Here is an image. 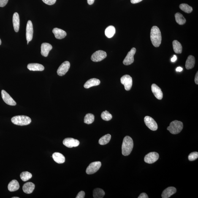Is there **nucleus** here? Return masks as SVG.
<instances>
[{"instance_id":"nucleus-1","label":"nucleus","mask_w":198,"mask_h":198,"mask_svg":"<svg viewBox=\"0 0 198 198\" xmlns=\"http://www.w3.org/2000/svg\"><path fill=\"white\" fill-rule=\"evenodd\" d=\"M150 39L152 44L155 47L160 46L162 38L160 31L158 26H154L152 27L150 32Z\"/></svg>"},{"instance_id":"nucleus-2","label":"nucleus","mask_w":198,"mask_h":198,"mask_svg":"<svg viewBox=\"0 0 198 198\" xmlns=\"http://www.w3.org/2000/svg\"><path fill=\"white\" fill-rule=\"evenodd\" d=\"M133 146V141L132 138L128 136L125 137L122 145V153L123 156H129L132 152Z\"/></svg>"},{"instance_id":"nucleus-3","label":"nucleus","mask_w":198,"mask_h":198,"mask_svg":"<svg viewBox=\"0 0 198 198\" xmlns=\"http://www.w3.org/2000/svg\"><path fill=\"white\" fill-rule=\"evenodd\" d=\"M11 121L15 125L24 126L30 124L31 122V119L29 117L26 116H17L13 117Z\"/></svg>"},{"instance_id":"nucleus-4","label":"nucleus","mask_w":198,"mask_h":198,"mask_svg":"<svg viewBox=\"0 0 198 198\" xmlns=\"http://www.w3.org/2000/svg\"><path fill=\"white\" fill-rule=\"evenodd\" d=\"M183 128V123L181 121L176 120L170 123L167 129L171 133L177 134L181 132Z\"/></svg>"},{"instance_id":"nucleus-5","label":"nucleus","mask_w":198,"mask_h":198,"mask_svg":"<svg viewBox=\"0 0 198 198\" xmlns=\"http://www.w3.org/2000/svg\"><path fill=\"white\" fill-rule=\"evenodd\" d=\"M120 81L122 84L124 85L125 89L126 91L131 90L132 85V79L130 76L127 74L124 75L121 77Z\"/></svg>"},{"instance_id":"nucleus-6","label":"nucleus","mask_w":198,"mask_h":198,"mask_svg":"<svg viewBox=\"0 0 198 198\" xmlns=\"http://www.w3.org/2000/svg\"><path fill=\"white\" fill-rule=\"evenodd\" d=\"M101 166V163L100 161H95L91 163L87 168L86 173L91 175L96 173L100 168Z\"/></svg>"},{"instance_id":"nucleus-7","label":"nucleus","mask_w":198,"mask_h":198,"mask_svg":"<svg viewBox=\"0 0 198 198\" xmlns=\"http://www.w3.org/2000/svg\"><path fill=\"white\" fill-rule=\"evenodd\" d=\"M107 56L106 52L102 50H98L93 53L91 57L92 61L95 62H100L105 59Z\"/></svg>"},{"instance_id":"nucleus-8","label":"nucleus","mask_w":198,"mask_h":198,"mask_svg":"<svg viewBox=\"0 0 198 198\" xmlns=\"http://www.w3.org/2000/svg\"><path fill=\"white\" fill-rule=\"evenodd\" d=\"M136 52V49L135 48H132L125 57L123 60V63L126 66H129L133 63L134 62V55L135 54Z\"/></svg>"},{"instance_id":"nucleus-9","label":"nucleus","mask_w":198,"mask_h":198,"mask_svg":"<svg viewBox=\"0 0 198 198\" xmlns=\"http://www.w3.org/2000/svg\"><path fill=\"white\" fill-rule=\"evenodd\" d=\"M159 155L156 152H152L146 155L144 161L148 164H152L158 160L159 158Z\"/></svg>"},{"instance_id":"nucleus-10","label":"nucleus","mask_w":198,"mask_h":198,"mask_svg":"<svg viewBox=\"0 0 198 198\" xmlns=\"http://www.w3.org/2000/svg\"><path fill=\"white\" fill-rule=\"evenodd\" d=\"M144 121L146 126L150 130L156 131L158 129L157 124L154 119L150 116H146L144 118Z\"/></svg>"},{"instance_id":"nucleus-11","label":"nucleus","mask_w":198,"mask_h":198,"mask_svg":"<svg viewBox=\"0 0 198 198\" xmlns=\"http://www.w3.org/2000/svg\"><path fill=\"white\" fill-rule=\"evenodd\" d=\"M1 94L3 100L6 104L11 106L16 105V102L5 90H1Z\"/></svg>"},{"instance_id":"nucleus-12","label":"nucleus","mask_w":198,"mask_h":198,"mask_svg":"<svg viewBox=\"0 0 198 198\" xmlns=\"http://www.w3.org/2000/svg\"><path fill=\"white\" fill-rule=\"evenodd\" d=\"M70 67V63L69 62L65 61L58 68L57 71V73L60 76H64L68 71Z\"/></svg>"},{"instance_id":"nucleus-13","label":"nucleus","mask_w":198,"mask_h":198,"mask_svg":"<svg viewBox=\"0 0 198 198\" xmlns=\"http://www.w3.org/2000/svg\"><path fill=\"white\" fill-rule=\"evenodd\" d=\"M63 144L68 148H72L73 147L78 146L80 144L79 141L77 139L71 138H68L65 139L63 141Z\"/></svg>"},{"instance_id":"nucleus-14","label":"nucleus","mask_w":198,"mask_h":198,"mask_svg":"<svg viewBox=\"0 0 198 198\" xmlns=\"http://www.w3.org/2000/svg\"><path fill=\"white\" fill-rule=\"evenodd\" d=\"M34 33V29L32 22L31 20H29L27 23L26 27V39L28 42L32 40Z\"/></svg>"},{"instance_id":"nucleus-15","label":"nucleus","mask_w":198,"mask_h":198,"mask_svg":"<svg viewBox=\"0 0 198 198\" xmlns=\"http://www.w3.org/2000/svg\"><path fill=\"white\" fill-rule=\"evenodd\" d=\"M152 91L155 96L158 99L161 100L163 99V93L161 88L155 84L152 85Z\"/></svg>"},{"instance_id":"nucleus-16","label":"nucleus","mask_w":198,"mask_h":198,"mask_svg":"<svg viewBox=\"0 0 198 198\" xmlns=\"http://www.w3.org/2000/svg\"><path fill=\"white\" fill-rule=\"evenodd\" d=\"M52 48L53 47L50 44L47 43H43L41 46V54L44 57H47L50 51L52 50Z\"/></svg>"},{"instance_id":"nucleus-17","label":"nucleus","mask_w":198,"mask_h":198,"mask_svg":"<svg viewBox=\"0 0 198 198\" xmlns=\"http://www.w3.org/2000/svg\"><path fill=\"white\" fill-rule=\"evenodd\" d=\"M177 192V189L173 187H169L164 190L161 195L163 198H169Z\"/></svg>"},{"instance_id":"nucleus-18","label":"nucleus","mask_w":198,"mask_h":198,"mask_svg":"<svg viewBox=\"0 0 198 198\" xmlns=\"http://www.w3.org/2000/svg\"><path fill=\"white\" fill-rule=\"evenodd\" d=\"M53 33L54 35L55 38L58 39H61L66 37V31L59 28H55L53 30Z\"/></svg>"},{"instance_id":"nucleus-19","label":"nucleus","mask_w":198,"mask_h":198,"mask_svg":"<svg viewBox=\"0 0 198 198\" xmlns=\"http://www.w3.org/2000/svg\"><path fill=\"white\" fill-rule=\"evenodd\" d=\"M13 23L15 31L16 32H18L20 28V17L17 12L15 13L13 15Z\"/></svg>"},{"instance_id":"nucleus-20","label":"nucleus","mask_w":198,"mask_h":198,"mask_svg":"<svg viewBox=\"0 0 198 198\" xmlns=\"http://www.w3.org/2000/svg\"><path fill=\"white\" fill-rule=\"evenodd\" d=\"M100 84V81L96 78H92L87 81L84 85L85 88H89L92 87L97 86Z\"/></svg>"},{"instance_id":"nucleus-21","label":"nucleus","mask_w":198,"mask_h":198,"mask_svg":"<svg viewBox=\"0 0 198 198\" xmlns=\"http://www.w3.org/2000/svg\"><path fill=\"white\" fill-rule=\"evenodd\" d=\"M35 188V185L31 182H28L24 185L23 189L25 193L26 194H31L34 191Z\"/></svg>"},{"instance_id":"nucleus-22","label":"nucleus","mask_w":198,"mask_h":198,"mask_svg":"<svg viewBox=\"0 0 198 198\" xmlns=\"http://www.w3.org/2000/svg\"><path fill=\"white\" fill-rule=\"evenodd\" d=\"M28 69L31 71H43L45 69L44 66L38 63H31L27 66Z\"/></svg>"},{"instance_id":"nucleus-23","label":"nucleus","mask_w":198,"mask_h":198,"mask_svg":"<svg viewBox=\"0 0 198 198\" xmlns=\"http://www.w3.org/2000/svg\"><path fill=\"white\" fill-rule=\"evenodd\" d=\"M52 158L55 162L58 164L63 163L66 160L64 155L58 152L54 153L52 155Z\"/></svg>"},{"instance_id":"nucleus-24","label":"nucleus","mask_w":198,"mask_h":198,"mask_svg":"<svg viewBox=\"0 0 198 198\" xmlns=\"http://www.w3.org/2000/svg\"><path fill=\"white\" fill-rule=\"evenodd\" d=\"M20 188V185L18 182L16 180L11 181L8 186V189L11 192L17 191Z\"/></svg>"},{"instance_id":"nucleus-25","label":"nucleus","mask_w":198,"mask_h":198,"mask_svg":"<svg viewBox=\"0 0 198 198\" xmlns=\"http://www.w3.org/2000/svg\"><path fill=\"white\" fill-rule=\"evenodd\" d=\"M195 64V59L194 56L189 55L186 60L185 67L187 69H192Z\"/></svg>"},{"instance_id":"nucleus-26","label":"nucleus","mask_w":198,"mask_h":198,"mask_svg":"<svg viewBox=\"0 0 198 198\" xmlns=\"http://www.w3.org/2000/svg\"><path fill=\"white\" fill-rule=\"evenodd\" d=\"M174 52L177 54H181L183 51V47L181 44L178 41L175 40L172 42Z\"/></svg>"},{"instance_id":"nucleus-27","label":"nucleus","mask_w":198,"mask_h":198,"mask_svg":"<svg viewBox=\"0 0 198 198\" xmlns=\"http://www.w3.org/2000/svg\"><path fill=\"white\" fill-rule=\"evenodd\" d=\"M116 32V29L113 26H109L106 28L105 30V35L107 37L110 38L115 35Z\"/></svg>"},{"instance_id":"nucleus-28","label":"nucleus","mask_w":198,"mask_h":198,"mask_svg":"<svg viewBox=\"0 0 198 198\" xmlns=\"http://www.w3.org/2000/svg\"><path fill=\"white\" fill-rule=\"evenodd\" d=\"M105 195V192L102 189L96 188L93 191V196L94 198H102Z\"/></svg>"},{"instance_id":"nucleus-29","label":"nucleus","mask_w":198,"mask_h":198,"mask_svg":"<svg viewBox=\"0 0 198 198\" xmlns=\"http://www.w3.org/2000/svg\"><path fill=\"white\" fill-rule=\"evenodd\" d=\"M175 18L176 21L179 25H183L186 23V19L183 16V15L180 13H177L175 14Z\"/></svg>"},{"instance_id":"nucleus-30","label":"nucleus","mask_w":198,"mask_h":198,"mask_svg":"<svg viewBox=\"0 0 198 198\" xmlns=\"http://www.w3.org/2000/svg\"><path fill=\"white\" fill-rule=\"evenodd\" d=\"M111 136L110 134H107L103 136L99 139V143L101 145H105L109 143L110 141Z\"/></svg>"},{"instance_id":"nucleus-31","label":"nucleus","mask_w":198,"mask_h":198,"mask_svg":"<svg viewBox=\"0 0 198 198\" xmlns=\"http://www.w3.org/2000/svg\"><path fill=\"white\" fill-rule=\"evenodd\" d=\"M94 120V116L91 113H88L85 116L84 123L87 124H92Z\"/></svg>"},{"instance_id":"nucleus-32","label":"nucleus","mask_w":198,"mask_h":198,"mask_svg":"<svg viewBox=\"0 0 198 198\" xmlns=\"http://www.w3.org/2000/svg\"><path fill=\"white\" fill-rule=\"evenodd\" d=\"M20 177L23 181L26 182L32 178V174L28 172H23L21 174Z\"/></svg>"},{"instance_id":"nucleus-33","label":"nucleus","mask_w":198,"mask_h":198,"mask_svg":"<svg viewBox=\"0 0 198 198\" xmlns=\"http://www.w3.org/2000/svg\"><path fill=\"white\" fill-rule=\"evenodd\" d=\"M180 8L184 12L187 13H191L193 11L192 7L186 4H180Z\"/></svg>"},{"instance_id":"nucleus-34","label":"nucleus","mask_w":198,"mask_h":198,"mask_svg":"<svg viewBox=\"0 0 198 198\" xmlns=\"http://www.w3.org/2000/svg\"><path fill=\"white\" fill-rule=\"evenodd\" d=\"M101 117L103 120L108 121L112 119V116L107 111L105 110L101 113Z\"/></svg>"},{"instance_id":"nucleus-35","label":"nucleus","mask_w":198,"mask_h":198,"mask_svg":"<svg viewBox=\"0 0 198 198\" xmlns=\"http://www.w3.org/2000/svg\"><path fill=\"white\" fill-rule=\"evenodd\" d=\"M198 158L197 152H193L191 153L188 156V159L190 161L195 160Z\"/></svg>"},{"instance_id":"nucleus-36","label":"nucleus","mask_w":198,"mask_h":198,"mask_svg":"<svg viewBox=\"0 0 198 198\" xmlns=\"http://www.w3.org/2000/svg\"><path fill=\"white\" fill-rule=\"evenodd\" d=\"M45 4L49 5H52L54 4L57 0H42Z\"/></svg>"},{"instance_id":"nucleus-37","label":"nucleus","mask_w":198,"mask_h":198,"mask_svg":"<svg viewBox=\"0 0 198 198\" xmlns=\"http://www.w3.org/2000/svg\"><path fill=\"white\" fill-rule=\"evenodd\" d=\"M85 193L83 191H80L77 194L76 198H84L85 197Z\"/></svg>"},{"instance_id":"nucleus-38","label":"nucleus","mask_w":198,"mask_h":198,"mask_svg":"<svg viewBox=\"0 0 198 198\" xmlns=\"http://www.w3.org/2000/svg\"><path fill=\"white\" fill-rule=\"evenodd\" d=\"M9 0H0V7H4L7 4Z\"/></svg>"},{"instance_id":"nucleus-39","label":"nucleus","mask_w":198,"mask_h":198,"mask_svg":"<svg viewBox=\"0 0 198 198\" xmlns=\"http://www.w3.org/2000/svg\"><path fill=\"white\" fill-rule=\"evenodd\" d=\"M138 198H148V196L146 193H143L141 194L138 197Z\"/></svg>"},{"instance_id":"nucleus-40","label":"nucleus","mask_w":198,"mask_h":198,"mask_svg":"<svg viewBox=\"0 0 198 198\" xmlns=\"http://www.w3.org/2000/svg\"><path fill=\"white\" fill-rule=\"evenodd\" d=\"M142 1L143 0H131V2L132 4H135L140 2Z\"/></svg>"},{"instance_id":"nucleus-41","label":"nucleus","mask_w":198,"mask_h":198,"mask_svg":"<svg viewBox=\"0 0 198 198\" xmlns=\"http://www.w3.org/2000/svg\"><path fill=\"white\" fill-rule=\"evenodd\" d=\"M194 81L195 82L196 84H198V72H197L195 77Z\"/></svg>"},{"instance_id":"nucleus-42","label":"nucleus","mask_w":198,"mask_h":198,"mask_svg":"<svg viewBox=\"0 0 198 198\" xmlns=\"http://www.w3.org/2000/svg\"><path fill=\"white\" fill-rule=\"evenodd\" d=\"M177 60V57L176 55H174L173 57H172V59H171V61H172V62H175Z\"/></svg>"},{"instance_id":"nucleus-43","label":"nucleus","mask_w":198,"mask_h":198,"mask_svg":"<svg viewBox=\"0 0 198 198\" xmlns=\"http://www.w3.org/2000/svg\"><path fill=\"white\" fill-rule=\"evenodd\" d=\"M87 1H88V4L89 5H91L94 4L95 0H87Z\"/></svg>"},{"instance_id":"nucleus-44","label":"nucleus","mask_w":198,"mask_h":198,"mask_svg":"<svg viewBox=\"0 0 198 198\" xmlns=\"http://www.w3.org/2000/svg\"><path fill=\"white\" fill-rule=\"evenodd\" d=\"M176 70L177 72H181V71L183 70V68L181 67H178L177 68Z\"/></svg>"},{"instance_id":"nucleus-45","label":"nucleus","mask_w":198,"mask_h":198,"mask_svg":"<svg viewBox=\"0 0 198 198\" xmlns=\"http://www.w3.org/2000/svg\"><path fill=\"white\" fill-rule=\"evenodd\" d=\"M1 39H0V45H1Z\"/></svg>"},{"instance_id":"nucleus-46","label":"nucleus","mask_w":198,"mask_h":198,"mask_svg":"<svg viewBox=\"0 0 198 198\" xmlns=\"http://www.w3.org/2000/svg\"><path fill=\"white\" fill-rule=\"evenodd\" d=\"M12 198H19V197H12Z\"/></svg>"},{"instance_id":"nucleus-47","label":"nucleus","mask_w":198,"mask_h":198,"mask_svg":"<svg viewBox=\"0 0 198 198\" xmlns=\"http://www.w3.org/2000/svg\"><path fill=\"white\" fill-rule=\"evenodd\" d=\"M29 42H28V41H27V45H28V44H29Z\"/></svg>"}]
</instances>
